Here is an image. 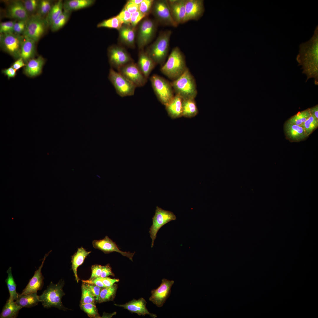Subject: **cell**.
Returning a JSON list of instances; mask_svg holds the SVG:
<instances>
[{
  "mask_svg": "<svg viewBox=\"0 0 318 318\" xmlns=\"http://www.w3.org/2000/svg\"><path fill=\"white\" fill-rule=\"evenodd\" d=\"M297 60L302 66L303 73L307 76L306 81L311 78L318 84V27L317 26L312 37L308 41L299 46Z\"/></svg>",
  "mask_w": 318,
  "mask_h": 318,
  "instance_id": "1",
  "label": "cell"
},
{
  "mask_svg": "<svg viewBox=\"0 0 318 318\" xmlns=\"http://www.w3.org/2000/svg\"><path fill=\"white\" fill-rule=\"evenodd\" d=\"M185 57L180 48H173L166 62L160 68L161 72L173 81L184 72L187 68Z\"/></svg>",
  "mask_w": 318,
  "mask_h": 318,
  "instance_id": "2",
  "label": "cell"
},
{
  "mask_svg": "<svg viewBox=\"0 0 318 318\" xmlns=\"http://www.w3.org/2000/svg\"><path fill=\"white\" fill-rule=\"evenodd\" d=\"M170 30L161 32L155 41L145 51L156 65L163 64L168 54L170 37Z\"/></svg>",
  "mask_w": 318,
  "mask_h": 318,
  "instance_id": "3",
  "label": "cell"
},
{
  "mask_svg": "<svg viewBox=\"0 0 318 318\" xmlns=\"http://www.w3.org/2000/svg\"><path fill=\"white\" fill-rule=\"evenodd\" d=\"M64 284V281L62 279L56 284L50 282L47 289L39 296V299L44 308L48 309L54 307L64 311L68 309L63 306L62 302V297L65 295L63 289Z\"/></svg>",
  "mask_w": 318,
  "mask_h": 318,
  "instance_id": "4",
  "label": "cell"
},
{
  "mask_svg": "<svg viewBox=\"0 0 318 318\" xmlns=\"http://www.w3.org/2000/svg\"><path fill=\"white\" fill-rule=\"evenodd\" d=\"M171 84L175 94L183 99H194L197 95L195 80L187 67L180 76Z\"/></svg>",
  "mask_w": 318,
  "mask_h": 318,
  "instance_id": "5",
  "label": "cell"
},
{
  "mask_svg": "<svg viewBox=\"0 0 318 318\" xmlns=\"http://www.w3.org/2000/svg\"><path fill=\"white\" fill-rule=\"evenodd\" d=\"M158 24L155 19L146 17L138 24L136 28V39L140 50L143 49L154 38L157 30Z\"/></svg>",
  "mask_w": 318,
  "mask_h": 318,
  "instance_id": "6",
  "label": "cell"
},
{
  "mask_svg": "<svg viewBox=\"0 0 318 318\" xmlns=\"http://www.w3.org/2000/svg\"><path fill=\"white\" fill-rule=\"evenodd\" d=\"M150 80L157 98L162 104L165 106L174 96L171 83L156 74H153L150 77Z\"/></svg>",
  "mask_w": 318,
  "mask_h": 318,
  "instance_id": "7",
  "label": "cell"
},
{
  "mask_svg": "<svg viewBox=\"0 0 318 318\" xmlns=\"http://www.w3.org/2000/svg\"><path fill=\"white\" fill-rule=\"evenodd\" d=\"M24 39L23 35L14 33L0 34V44L1 48L14 58L17 59L20 57L21 46Z\"/></svg>",
  "mask_w": 318,
  "mask_h": 318,
  "instance_id": "8",
  "label": "cell"
},
{
  "mask_svg": "<svg viewBox=\"0 0 318 318\" xmlns=\"http://www.w3.org/2000/svg\"><path fill=\"white\" fill-rule=\"evenodd\" d=\"M108 78L113 85L117 94L122 97L134 95L136 87L118 72L111 68Z\"/></svg>",
  "mask_w": 318,
  "mask_h": 318,
  "instance_id": "9",
  "label": "cell"
},
{
  "mask_svg": "<svg viewBox=\"0 0 318 318\" xmlns=\"http://www.w3.org/2000/svg\"><path fill=\"white\" fill-rule=\"evenodd\" d=\"M47 26L45 19L37 14L32 15L27 21L22 35L37 42L43 35Z\"/></svg>",
  "mask_w": 318,
  "mask_h": 318,
  "instance_id": "10",
  "label": "cell"
},
{
  "mask_svg": "<svg viewBox=\"0 0 318 318\" xmlns=\"http://www.w3.org/2000/svg\"><path fill=\"white\" fill-rule=\"evenodd\" d=\"M151 13L158 24L173 27L178 25L172 17L167 0H154Z\"/></svg>",
  "mask_w": 318,
  "mask_h": 318,
  "instance_id": "11",
  "label": "cell"
},
{
  "mask_svg": "<svg viewBox=\"0 0 318 318\" xmlns=\"http://www.w3.org/2000/svg\"><path fill=\"white\" fill-rule=\"evenodd\" d=\"M107 54L111 68L117 71L126 64L134 62L129 53L122 46L114 45L110 47Z\"/></svg>",
  "mask_w": 318,
  "mask_h": 318,
  "instance_id": "12",
  "label": "cell"
},
{
  "mask_svg": "<svg viewBox=\"0 0 318 318\" xmlns=\"http://www.w3.org/2000/svg\"><path fill=\"white\" fill-rule=\"evenodd\" d=\"M176 219V216L173 212L164 210L157 206L155 214L152 218L153 224L149 231L150 237L152 239V248L153 246L157 234L160 228L169 222L175 220Z\"/></svg>",
  "mask_w": 318,
  "mask_h": 318,
  "instance_id": "13",
  "label": "cell"
},
{
  "mask_svg": "<svg viewBox=\"0 0 318 318\" xmlns=\"http://www.w3.org/2000/svg\"><path fill=\"white\" fill-rule=\"evenodd\" d=\"M117 71L136 87L144 86L147 81L148 79L141 72L137 64L134 62L126 64Z\"/></svg>",
  "mask_w": 318,
  "mask_h": 318,
  "instance_id": "14",
  "label": "cell"
},
{
  "mask_svg": "<svg viewBox=\"0 0 318 318\" xmlns=\"http://www.w3.org/2000/svg\"><path fill=\"white\" fill-rule=\"evenodd\" d=\"M174 282L173 280L163 279L160 286L151 291L150 301L158 307H162L170 295L171 288Z\"/></svg>",
  "mask_w": 318,
  "mask_h": 318,
  "instance_id": "15",
  "label": "cell"
},
{
  "mask_svg": "<svg viewBox=\"0 0 318 318\" xmlns=\"http://www.w3.org/2000/svg\"><path fill=\"white\" fill-rule=\"evenodd\" d=\"M92 244L95 248L100 250L105 254H108L113 252H118L123 256L127 257L130 260L133 261L132 258L135 252L131 253L130 252H124L121 251L116 244L107 236H106L105 238L102 239L93 241Z\"/></svg>",
  "mask_w": 318,
  "mask_h": 318,
  "instance_id": "16",
  "label": "cell"
},
{
  "mask_svg": "<svg viewBox=\"0 0 318 318\" xmlns=\"http://www.w3.org/2000/svg\"><path fill=\"white\" fill-rule=\"evenodd\" d=\"M146 303L147 302L144 299L140 298L138 299H133L124 304H114L116 306L127 309L132 313H136L139 315H148L152 318L157 317L156 314L150 313L148 311L146 307Z\"/></svg>",
  "mask_w": 318,
  "mask_h": 318,
  "instance_id": "17",
  "label": "cell"
},
{
  "mask_svg": "<svg viewBox=\"0 0 318 318\" xmlns=\"http://www.w3.org/2000/svg\"><path fill=\"white\" fill-rule=\"evenodd\" d=\"M186 22L199 19L204 11V1L202 0H186Z\"/></svg>",
  "mask_w": 318,
  "mask_h": 318,
  "instance_id": "18",
  "label": "cell"
},
{
  "mask_svg": "<svg viewBox=\"0 0 318 318\" xmlns=\"http://www.w3.org/2000/svg\"><path fill=\"white\" fill-rule=\"evenodd\" d=\"M186 0H167L172 17L178 24L186 22Z\"/></svg>",
  "mask_w": 318,
  "mask_h": 318,
  "instance_id": "19",
  "label": "cell"
},
{
  "mask_svg": "<svg viewBox=\"0 0 318 318\" xmlns=\"http://www.w3.org/2000/svg\"><path fill=\"white\" fill-rule=\"evenodd\" d=\"M48 254H46L41 266L36 270L26 287L23 290L21 294H26L37 292L41 290L44 285V277L41 272L42 269L46 258Z\"/></svg>",
  "mask_w": 318,
  "mask_h": 318,
  "instance_id": "20",
  "label": "cell"
},
{
  "mask_svg": "<svg viewBox=\"0 0 318 318\" xmlns=\"http://www.w3.org/2000/svg\"><path fill=\"white\" fill-rule=\"evenodd\" d=\"M136 27H133L130 24H123L118 30L119 39L120 42L129 48H134L135 44Z\"/></svg>",
  "mask_w": 318,
  "mask_h": 318,
  "instance_id": "21",
  "label": "cell"
},
{
  "mask_svg": "<svg viewBox=\"0 0 318 318\" xmlns=\"http://www.w3.org/2000/svg\"><path fill=\"white\" fill-rule=\"evenodd\" d=\"M7 16L12 19L20 20H27L30 16L21 1H12L7 6Z\"/></svg>",
  "mask_w": 318,
  "mask_h": 318,
  "instance_id": "22",
  "label": "cell"
},
{
  "mask_svg": "<svg viewBox=\"0 0 318 318\" xmlns=\"http://www.w3.org/2000/svg\"><path fill=\"white\" fill-rule=\"evenodd\" d=\"M137 64L141 72L147 79L156 65L143 49L140 50Z\"/></svg>",
  "mask_w": 318,
  "mask_h": 318,
  "instance_id": "23",
  "label": "cell"
},
{
  "mask_svg": "<svg viewBox=\"0 0 318 318\" xmlns=\"http://www.w3.org/2000/svg\"><path fill=\"white\" fill-rule=\"evenodd\" d=\"M45 60L41 56L29 61L24 67L23 72L26 76L33 77L40 75L42 72Z\"/></svg>",
  "mask_w": 318,
  "mask_h": 318,
  "instance_id": "24",
  "label": "cell"
},
{
  "mask_svg": "<svg viewBox=\"0 0 318 318\" xmlns=\"http://www.w3.org/2000/svg\"><path fill=\"white\" fill-rule=\"evenodd\" d=\"M182 100L180 96L175 94L171 100L165 106L168 115L172 118L176 119L182 116Z\"/></svg>",
  "mask_w": 318,
  "mask_h": 318,
  "instance_id": "25",
  "label": "cell"
},
{
  "mask_svg": "<svg viewBox=\"0 0 318 318\" xmlns=\"http://www.w3.org/2000/svg\"><path fill=\"white\" fill-rule=\"evenodd\" d=\"M36 42L30 38L24 37L21 48L20 57L26 64L34 58L36 53Z\"/></svg>",
  "mask_w": 318,
  "mask_h": 318,
  "instance_id": "26",
  "label": "cell"
},
{
  "mask_svg": "<svg viewBox=\"0 0 318 318\" xmlns=\"http://www.w3.org/2000/svg\"><path fill=\"white\" fill-rule=\"evenodd\" d=\"M284 129L287 136L294 141H300L307 136L304 128L301 126L286 122L285 125Z\"/></svg>",
  "mask_w": 318,
  "mask_h": 318,
  "instance_id": "27",
  "label": "cell"
},
{
  "mask_svg": "<svg viewBox=\"0 0 318 318\" xmlns=\"http://www.w3.org/2000/svg\"><path fill=\"white\" fill-rule=\"evenodd\" d=\"M91 252L87 251L82 247L78 248L76 252L72 256V269L77 283L80 279L77 274L78 267L83 263L85 258Z\"/></svg>",
  "mask_w": 318,
  "mask_h": 318,
  "instance_id": "28",
  "label": "cell"
},
{
  "mask_svg": "<svg viewBox=\"0 0 318 318\" xmlns=\"http://www.w3.org/2000/svg\"><path fill=\"white\" fill-rule=\"evenodd\" d=\"M94 0H67L63 2V10L71 12L90 7L95 2Z\"/></svg>",
  "mask_w": 318,
  "mask_h": 318,
  "instance_id": "29",
  "label": "cell"
},
{
  "mask_svg": "<svg viewBox=\"0 0 318 318\" xmlns=\"http://www.w3.org/2000/svg\"><path fill=\"white\" fill-rule=\"evenodd\" d=\"M41 302L37 292L32 293L19 295L16 303L23 307L30 308L37 305Z\"/></svg>",
  "mask_w": 318,
  "mask_h": 318,
  "instance_id": "30",
  "label": "cell"
},
{
  "mask_svg": "<svg viewBox=\"0 0 318 318\" xmlns=\"http://www.w3.org/2000/svg\"><path fill=\"white\" fill-rule=\"evenodd\" d=\"M22 307L9 298L6 301L0 314V318H15Z\"/></svg>",
  "mask_w": 318,
  "mask_h": 318,
  "instance_id": "31",
  "label": "cell"
},
{
  "mask_svg": "<svg viewBox=\"0 0 318 318\" xmlns=\"http://www.w3.org/2000/svg\"><path fill=\"white\" fill-rule=\"evenodd\" d=\"M198 113V110L194 99H183L182 116L191 118L195 116Z\"/></svg>",
  "mask_w": 318,
  "mask_h": 318,
  "instance_id": "32",
  "label": "cell"
},
{
  "mask_svg": "<svg viewBox=\"0 0 318 318\" xmlns=\"http://www.w3.org/2000/svg\"><path fill=\"white\" fill-rule=\"evenodd\" d=\"M62 1L59 0L54 4L49 12L46 16L45 21L47 26H50L53 22L63 11Z\"/></svg>",
  "mask_w": 318,
  "mask_h": 318,
  "instance_id": "33",
  "label": "cell"
},
{
  "mask_svg": "<svg viewBox=\"0 0 318 318\" xmlns=\"http://www.w3.org/2000/svg\"><path fill=\"white\" fill-rule=\"evenodd\" d=\"M118 286L115 284L110 287L102 288L100 292L98 303L113 301L115 297Z\"/></svg>",
  "mask_w": 318,
  "mask_h": 318,
  "instance_id": "34",
  "label": "cell"
},
{
  "mask_svg": "<svg viewBox=\"0 0 318 318\" xmlns=\"http://www.w3.org/2000/svg\"><path fill=\"white\" fill-rule=\"evenodd\" d=\"M6 272L8 274V276L6 279L5 281L7 285L10 294L9 299L12 300H16L17 299L19 295L16 292V285L12 274L11 267L9 268Z\"/></svg>",
  "mask_w": 318,
  "mask_h": 318,
  "instance_id": "35",
  "label": "cell"
},
{
  "mask_svg": "<svg viewBox=\"0 0 318 318\" xmlns=\"http://www.w3.org/2000/svg\"><path fill=\"white\" fill-rule=\"evenodd\" d=\"M311 113L309 108L299 112L291 117L287 121L290 124L301 126L310 116Z\"/></svg>",
  "mask_w": 318,
  "mask_h": 318,
  "instance_id": "36",
  "label": "cell"
},
{
  "mask_svg": "<svg viewBox=\"0 0 318 318\" xmlns=\"http://www.w3.org/2000/svg\"><path fill=\"white\" fill-rule=\"evenodd\" d=\"M71 12L63 10L62 13L53 22L50 26L51 30L53 32L59 30L67 22L70 16Z\"/></svg>",
  "mask_w": 318,
  "mask_h": 318,
  "instance_id": "37",
  "label": "cell"
},
{
  "mask_svg": "<svg viewBox=\"0 0 318 318\" xmlns=\"http://www.w3.org/2000/svg\"><path fill=\"white\" fill-rule=\"evenodd\" d=\"M123 23L117 15L105 20L99 23L97 26L98 28L105 27L119 30Z\"/></svg>",
  "mask_w": 318,
  "mask_h": 318,
  "instance_id": "38",
  "label": "cell"
},
{
  "mask_svg": "<svg viewBox=\"0 0 318 318\" xmlns=\"http://www.w3.org/2000/svg\"><path fill=\"white\" fill-rule=\"evenodd\" d=\"M82 296L80 304H95V298L90 290L83 282L81 286Z\"/></svg>",
  "mask_w": 318,
  "mask_h": 318,
  "instance_id": "39",
  "label": "cell"
},
{
  "mask_svg": "<svg viewBox=\"0 0 318 318\" xmlns=\"http://www.w3.org/2000/svg\"><path fill=\"white\" fill-rule=\"evenodd\" d=\"M53 1L49 0H39L37 14L43 18L47 16L54 4Z\"/></svg>",
  "mask_w": 318,
  "mask_h": 318,
  "instance_id": "40",
  "label": "cell"
},
{
  "mask_svg": "<svg viewBox=\"0 0 318 318\" xmlns=\"http://www.w3.org/2000/svg\"><path fill=\"white\" fill-rule=\"evenodd\" d=\"M81 309L90 318H100L95 304L92 303L80 304Z\"/></svg>",
  "mask_w": 318,
  "mask_h": 318,
  "instance_id": "41",
  "label": "cell"
},
{
  "mask_svg": "<svg viewBox=\"0 0 318 318\" xmlns=\"http://www.w3.org/2000/svg\"><path fill=\"white\" fill-rule=\"evenodd\" d=\"M318 125V119L311 114L310 116L301 126L304 128L308 136L317 127Z\"/></svg>",
  "mask_w": 318,
  "mask_h": 318,
  "instance_id": "42",
  "label": "cell"
},
{
  "mask_svg": "<svg viewBox=\"0 0 318 318\" xmlns=\"http://www.w3.org/2000/svg\"><path fill=\"white\" fill-rule=\"evenodd\" d=\"M21 1L30 16L37 13L39 0H24Z\"/></svg>",
  "mask_w": 318,
  "mask_h": 318,
  "instance_id": "43",
  "label": "cell"
},
{
  "mask_svg": "<svg viewBox=\"0 0 318 318\" xmlns=\"http://www.w3.org/2000/svg\"><path fill=\"white\" fill-rule=\"evenodd\" d=\"M154 1L153 0H143L139 5V11L146 16H148L151 13Z\"/></svg>",
  "mask_w": 318,
  "mask_h": 318,
  "instance_id": "44",
  "label": "cell"
},
{
  "mask_svg": "<svg viewBox=\"0 0 318 318\" xmlns=\"http://www.w3.org/2000/svg\"><path fill=\"white\" fill-rule=\"evenodd\" d=\"M15 22V21H8L1 22L0 34L14 33V26Z\"/></svg>",
  "mask_w": 318,
  "mask_h": 318,
  "instance_id": "45",
  "label": "cell"
},
{
  "mask_svg": "<svg viewBox=\"0 0 318 318\" xmlns=\"http://www.w3.org/2000/svg\"><path fill=\"white\" fill-rule=\"evenodd\" d=\"M147 16L140 11L131 14L130 24L133 27H136L140 22Z\"/></svg>",
  "mask_w": 318,
  "mask_h": 318,
  "instance_id": "46",
  "label": "cell"
},
{
  "mask_svg": "<svg viewBox=\"0 0 318 318\" xmlns=\"http://www.w3.org/2000/svg\"><path fill=\"white\" fill-rule=\"evenodd\" d=\"M27 20H20L15 21L14 26V33L20 35L23 34L26 27Z\"/></svg>",
  "mask_w": 318,
  "mask_h": 318,
  "instance_id": "47",
  "label": "cell"
},
{
  "mask_svg": "<svg viewBox=\"0 0 318 318\" xmlns=\"http://www.w3.org/2000/svg\"><path fill=\"white\" fill-rule=\"evenodd\" d=\"M117 15L123 24H130L131 14L124 7Z\"/></svg>",
  "mask_w": 318,
  "mask_h": 318,
  "instance_id": "48",
  "label": "cell"
},
{
  "mask_svg": "<svg viewBox=\"0 0 318 318\" xmlns=\"http://www.w3.org/2000/svg\"><path fill=\"white\" fill-rule=\"evenodd\" d=\"M85 284L94 295L95 298L96 303H98L100 293L102 288L95 285L85 283Z\"/></svg>",
  "mask_w": 318,
  "mask_h": 318,
  "instance_id": "49",
  "label": "cell"
},
{
  "mask_svg": "<svg viewBox=\"0 0 318 318\" xmlns=\"http://www.w3.org/2000/svg\"><path fill=\"white\" fill-rule=\"evenodd\" d=\"M102 266L100 265L95 264L92 265L91 267V276L89 279H92L100 277L102 271Z\"/></svg>",
  "mask_w": 318,
  "mask_h": 318,
  "instance_id": "50",
  "label": "cell"
},
{
  "mask_svg": "<svg viewBox=\"0 0 318 318\" xmlns=\"http://www.w3.org/2000/svg\"><path fill=\"white\" fill-rule=\"evenodd\" d=\"M124 8L131 14L139 11V5L131 2L130 0L127 1Z\"/></svg>",
  "mask_w": 318,
  "mask_h": 318,
  "instance_id": "51",
  "label": "cell"
},
{
  "mask_svg": "<svg viewBox=\"0 0 318 318\" xmlns=\"http://www.w3.org/2000/svg\"><path fill=\"white\" fill-rule=\"evenodd\" d=\"M97 278L102 282L106 287L112 286L116 283L118 282L120 280L119 279H112L107 277L104 278L99 277Z\"/></svg>",
  "mask_w": 318,
  "mask_h": 318,
  "instance_id": "52",
  "label": "cell"
},
{
  "mask_svg": "<svg viewBox=\"0 0 318 318\" xmlns=\"http://www.w3.org/2000/svg\"><path fill=\"white\" fill-rule=\"evenodd\" d=\"M110 276H115L110 265L107 264L105 266H102V273L100 277L104 278Z\"/></svg>",
  "mask_w": 318,
  "mask_h": 318,
  "instance_id": "53",
  "label": "cell"
},
{
  "mask_svg": "<svg viewBox=\"0 0 318 318\" xmlns=\"http://www.w3.org/2000/svg\"><path fill=\"white\" fill-rule=\"evenodd\" d=\"M16 71L11 67L7 69H4L2 70V73L6 76L8 79L14 77L16 74Z\"/></svg>",
  "mask_w": 318,
  "mask_h": 318,
  "instance_id": "54",
  "label": "cell"
},
{
  "mask_svg": "<svg viewBox=\"0 0 318 318\" xmlns=\"http://www.w3.org/2000/svg\"><path fill=\"white\" fill-rule=\"evenodd\" d=\"M82 282L95 285L102 288L106 287L102 282L97 278L92 279H89L86 280H82Z\"/></svg>",
  "mask_w": 318,
  "mask_h": 318,
  "instance_id": "55",
  "label": "cell"
},
{
  "mask_svg": "<svg viewBox=\"0 0 318 318\" xmlns=\"http://www.w3.org/2000/svg\"><path fill=\"white\" fill-rule=\"evenodd\" d=\"M26 64L21 57H20L16 60L12 64L11 67L16 71L21 68L24 67Z\"/></svg>",
  "mask_w": 318,
  "mask_h": 318,
  "instance_id": "56",
  "label": "cell"
},
{
  "mask_svg": "<svg viewBox=\"0 0 318 318\" xmlns=\"http://www.w3.org/2000/svg\"><path fill=\"white\" fill-rule=\"evenodd\" d=\"M311 113L315 117L318 119V106L316 105L315 106L309 108Z\"/></svg>",
  "mask_w": 318,
  "mask_h": 318,
  "instance_id": "57",
  "label": "cell"
},
{
  "mask_svg": "<svg viewBox=\"0 0 318 318\" xmlns=\"http://www.w3.org/2000/svg\"><path fill=\"white\" fill-rule=\"evenodd\" d=\"M143 1V0H130L131 2L138 5H139Z\"/></svg>",
  "mask_w": 318,
  "mask_h": 318,
  "instance_id": "58",
  "label": "cell"
}]
</instances>
